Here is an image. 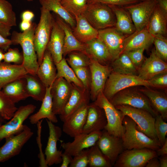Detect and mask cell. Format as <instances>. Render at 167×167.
Here are the masks:
<instances>
[{"label":"cell","instance_id":"6da1fadb","mask_svg":"<svg viewBox=\"0 0 167 167\" xmlns=\"http://www.w3.org/2000/svg\"><path fill=\"white\" fill-rule=\"evenodd\" d=\"M37 24L32 23L30 28L22 32L14 31L11 40L12 45H19L22 47L23 56L22 66L28 73L36 75L39 66L35 50L34 35Z\"/></svg>","mask_w":167,"mask_h":167},{"label":"cell","instance_id":"7a4b0ae2","mask_svg":"<svg viewBox=\"0 0 167 167\" xmlns=\"http://www.w3.org/2000/svg\"><path fill=\"white\" fill-rule=\"evenodd\" d=\"M122 124L124 132L121 139L124 150L146 148L156 151L161 146L158 139L150 138L141 131L129 117L125 116Z\"/></svg>","mask_w":167,"mask_h":167},{"label":"cell","instance_id":"3957f363","mask_svg":"<svg viewBox=\"0 0 167 167\" xmlns=\"http://www.w3.org/2000/svg\"><path fill=\"white\" fill-rule=\"evenodd\" d=\"M41 15L34 35L35 50L39 65L46 49L55 19L50 11L43 7L40 8Z\"/></svg>","mask_w":167,"mask_h":167},{"label":"cell","instance_id":"277c9868","mask_svg":"<svg viewBox=\"0 0 167 167\" xmlns=\"http://www.w3.org/2000/svg\"><path fill=\"white\" fill-rule=\"evenodd\" d=\"M139 86L153 88L149 81L143 80L138 75L120 74L111 71L107 79L103 92L109 101L122 90Z\"/></svg>","mask_w":167,"mask_h":167},{"label":"cell","instance_id":"5b68a950","mask_svg":"<svg viewBox=\"0 0 167 167\" xmlns=\"http://www.w3.org/2000/svg\"><path fill=\"white\" fill-rule=\"evenodd\" d=\"M93 102L105 112L107 122L104 130L111 135L121 138L124 132L122 121L125 115L123 113L111 103L103 92L99 93Z\"/></svg>","mask_w":167,"mask_h":167},{"label":"cell","instance_id":"8992f818","mask_svg":"<svg viewBox=\"0 0 167 167\" xmlns=\"http://www.w3.org/2000/svg\"><path fill=\"white\" fill-rule=\"evenodd\" d=\"M135 87L118 92L109 100L114 106L125 105L146 110L154 117L159 115L152 107L148 98Z\"/></svg>","mask_w":167,"mask_h":167},{"label":"cell","instance_id":"52a82bcc","mask_svg":"<svg viewBox=\"0 0 167 167\" xmlns=\"http://www.w3.org/2000/svg\"><path fill=\"white\" fill-rule=\"evenodd\" d=\"M89 23L97 30L115 26V15L108 5L100 3L87 4L82 14Z\"/></svg>","mask_w":167,"mask_h":167},{"label":"cell","instance_id":"ba28073f","mask_svg":"<svg viewBox=\"0 0 167 167\" xmlns=\"http://www.w3.org/2000/svg\"><path fill=\"white\" fill-rule=\"evenodd\" d=\"M125 116L131 118L136 123L138 128L149 137L158 139L154 129L155 117L148 111L125 105L115 106Z\"/></svg>","mask_w":167,"mask_h":167},{"label":"cell","instance_id":"9c48e42d","mask_svg":"<svg viewBox=\"0 0 167 167\" xmlns=\"http://www.w3.org/2000/svg\"><path fill=\"white\" fill-rule=\"evenodd\" d=\"M36 108L35 105L29 104L18 108L10 119L0 126V142L4 139L21 132L25 126L24 122Z\"/></svg>","mask_w":167,"mask_h":167},{"label":"cell","instance_id":"30bf717a","mask_svg":"<svg viewBox=\"0 0 167 167\" xmlns=\"http://www.w3.org/2000/svg\"><path fill=\"white\" fill-rule=\"evenodd\" d=\"M158 156L156 151L144 148L124 150L119 155L115 167H143L151 159Z\"/></svg>","mask_w":167,"mask_h":167},{"label":"cell","instance_id":"8fae6325","mask_svg":"<svg viewBox=\"0 0 167 167\" xmlns=\"http://www.w3.org/2000/svg\"><path fill=\"white\" fill-rule=\"evenodd\" d=\"M33 135L31 129L25 125L20 133L6 138L5 143L0 147V163L19 154L24 145Z\"/></svg>","mask_w":167,"mask_h":167},{"label":"cell","instance_id":"7c38bea8","mask_svg":"<svg viewBox=\"0 0 167 167\" xmlns=\"http://www.w3.org/2000/svg\"><path fill=\"white\" fill-rule=\"evenodd\" d=\"M156 5V0H143L123 7L130 14L136 30L139 31L147 26Z\"/></svg>","mask_w":167,"mask_h":167},{"label":"cell","instance_id":"4fadbf2b","mask_svg":"<svg viewBox=\"0 0 167 167\" xmlns=\"http://www.w3.org/2000/svg\"><path fill=\"white\" fill-rule=\"evenodd\" d=\"M89 66L91 74L89 93L90 99L94 102L99 93L103 92L111 69L109 65H102L92 59Z\"/></svg>","mask_w":167,"mask_h":167},{"label":"cell","instance_id":"5bb4252c","mask_svg":"<svg viewBox=\"0 0 167 167\" xmlns=\"http://www.w3.org/2000/svg\"><path fill=\"white\" fill-rule=\"evenodd\" d=\"M46 120L49 129V135L45 155L46 164L48 166L62 163V152L58 149L57 143L62 136V131L60 127Z\"/></svg>","mask_w":167,"mask_h":167},{"label":"cell","instance_id":"9a60e30c","mask_svg":"<svg viewBox=\"0 0 167 167\" xmlns=\"http://www.w3.org/2000/svg\"><path fill=\"white\" fill-rule=\"evenodd\" d=\"M72 88V83L62 77L56 78L51 85L53 111L55 115L61 113L69 99Z\"/></svg>","mask_w":167,"mask_h":167},{"label":"cell","instance_id":"2e32d148","mask_svg":"<svg viewBox=\"0 0 167 167\" xmlns=\"http://www.w3.org/2000/svg\"><path fill=\"white\" fill-rule=\"evenodd\" d=\"M98 38L105 44L113 58L120 55L126 38L129 35L123 34L114 27L98 30Z\"/></svg>","mask_w":167,"mask_h":167},{"label":"cell","instance_id":"e0dca14e","mask_svg":"<svg viewBox=\"0 0 167 167\" xmlns=\"http://www.w3.org/2000/svg\"><path fill=\"white\" fill-rule=\"evenodd\" d=\"M96 144L113 166L118 157L124 150L121 138L109 134L105 130Z\"/></svg>","mask_w":167,"mask_h":167},{"label":"cell","instance_id":"ac0fdd59","mask_svg":"<svg viewBox=\"0 0 167 167\" xmlns=\"http://www.w3.org/2000/svg\"><path fill=\"white\" fill-rule=\"evenodd\" d=\"M72 84L71 91L69 99L59 115L60 119L62 122L81 107L88 104L90 99L89 92L73 83Z\"/></svg>","mask_w":167,"mask_h":167},{"label":"cell","instance_id":"d6986e66","mask_svg":"<svg viewBox=\"0 0 167 167\" xmlns=\"http://www.w3.org/2000/svg\"><path fill=\"white\" fill-rule=\"evenodd\" d=\"M165 72H167V62L157 56L153 48L149 56L145 58L138 68L137 75L148 81L158 74Z\"/></svg>","mask_w":167,"mask_h":167},{"label":"cell","instance_id":"ffe728a7","mask_svg":"<svg viewBox=\"0 0 167 167\" xmlns=\"http://www.w3.org/2000/svg\"><path fill=\"white\" fill-rule=\"evenodd\" d=\"M102 133V131L88 134L82 133L74 137V139L71 142H62L61 146L64 151L74 156L82 150L95 145Z\"/></svg>","mask_w":167,"mask_h":167},{"label":"cell","instance_id":"44dd1931","mask_svg":"<svg viewBox=\"0 0 167 167\" xmlns=\"http://www.w3.org/2000/svg\"><path fill=\"white\" fill-rule=\"evenodd\" d=\"M88 105L81 107L63 122V132L73 138L83 133L87 119Z\"/></svg>","mask_w":167,"mask_h":167},{"label":"cell","instance_id":"7402d4cb","mask_svg":"<svg viewBox=\"0 0 167 167\" xmlns=\"http://www.w3.org/2000/svg\"><path fill=\"white\" fill-rule=\"evenodd\" d=\"M107 119L104 110L93 102L89 104L86 122L83 133L88 134L102 131L107 124Z\"/></svg>","mask_w":167,"mask_h":167},{"label":"cell","instance_id":"603a6c76","mask_svg":"<svg viewBox=\"0 0 167 167\" xmlns=\"http://www.w3.org/2000/svg\"><path fill=\"white\" fill-rule=\"evenodd\" d=\"M153 36L149 32L146 26L139 31L135 30L126 38L120 55L137 49L143 48L146 50L153 43Z\"/></svg>","mask_w":167,"mask_h":167},{"label":"cell","instance_id":"cb8c5ba5","mask_svg":"<svg viewBox=\"0 0 167 167\" xmlns=\"http://www.w3.org/2000/svg\"><path fill=\"white\" fill-rule=\"evenodd\" d=\"M64 36V31L55 19L46 48L55 63L58 62L63 58Z\"/></svg>","mask_w":167,"mask_h":167},{"label":"cell","instance_id":"d4e9b609","mask_svg":"<svg viewBox=\"0 0 167 167\" xmlns=\"http://www.w3.org/2000/svg\"><path fill=\"white\" fill-rule=\"evenodd\" d=\"M85 52L90 58L103 65H109L113 58L107 47L98 37L85 44Z\"/></svg>","mask_w":167,"mask_h":167},{"label":"cell","instance_id":"484cf974","mask_svg":"<svg viewBox=\"0 0 167 167\" xmlns=\"http://www.w3.org/2000/svg\"><path fill=\"white\" fill-rule=\"evenodd\" d=\"M57 70L50 52L46 50L36 75L46 88L51 86L56 79Z\"/></svg>","mask_w":167,"mask_h":167},{"label":"cell","instance_id":"4316f807","mask_svg":"<svg viewBox=\"0 0 167 167\" xmlns=\"http://www.w3.org/2000/svg\"><path fill=\"white\" fill-rule=\"evenodd\" d=\"M143 86L139 90L149 99L155 110L165 121L167 119V96L163 92Z\"/></svg>","mask_w":167,"mask_h":167},{"label":"cell","instance_id":"83f0119b","mask_svg":"<svg viewBox=\"0 0 167 167\" xmlns=\"http://www.w3.org/2000/svg\"><path fill=\"white\" fill-rule=\"evenodd\" d=\"M51 86L46 88L45 96L39 110L29 117L30 122L32 124H36L44 119H48L53 123L58 122L57 118L53 111L52 97L51 93Z\"/></svg>","mask_w":167,"mask_h":167},{"label":"cell","instance_id":"f1b7e54d","mask_svg":"<svg viewBox=\"0 0 167 167\" xmlns=\"http://www.w3.org/2000/svg\"><path fill=\"white\" fill-rule=\"evenodd\" d=\"M76 25L73 33L80 42L86 44L98 37V30L94 28L82 15L75 17Z\"/></svg>","mask_w":167,"mask_h":167},{"label":"cell","instance_id":"f546056e","mask_svg":"<svg viewBox=\"0 0 167 167\" xmlns=\"http://www.w3.org/2000/svg\"><path fill=\"white\" fill-rule=\"evenodd\" d=\"M57 16L55 20L64 33L63 56L65 57L68 53L73 51H79L85 53V44L79 41L74 35L71 27L59 16Z\"/></svg>","mask_w":167,"mask_h":167},{"label":"cell","instance_id":"4dcf8cb0","mask_svg":"<svg viewBox=\"0 0 167 167\" xmlns=\"http://www.w3.org/2000/svg\"><path fill=\"white\" fill-rule=\"evenodd\" d=\"M28 72L22 65L0 62V87L17 79L24 78Z\"/></svg>","mask_w":167,"mask_h":167},{"label":"cell","instance_id":"1f68e13d","mask_svg":"<svg viewBox=\"0 0 167 167\" xmlns=\"http://www.w3.org/2000/svg\"><path fill=\"white\" fill-rule=\"evenodd\" d=\"M113 12L116 18L114 27L123 34L130 35L136 29L129 13L122 6L108 5Z\"/></svg>","mask_w":167,"mask_h":167},{"label":"cell","instance_id":"d6a6232c","mask_svg":"<svg viewBox=\"0 0 167 167\" xmlns=\"http://www.w3.org/2000/svg\"><path fill=\"white\" fill-rule=\"evenodd\" d=\"M167 24V14L163 11L156 4L146 26L147 28L153 36L159 34L166 36Z\"/></svg>","mask_w":167,"mask_h":167},{"label":"cell","instance_id":"836d02e7","mask_svg":"<svg viewBox=\"0 0 167 167\" xmlns=\"http://www.w3.org/2000/svg\"><path fill=\"white\" fill-rule=\"evenodd\" d=\"M24 78L11 82L4 86L2 92L15 103L29 97Z\"/></svg>","mask_w":167,"mask_h":167},{"label":"cell","instance_id":"e575fe53","mask_svg":"<svg viewBox=\"0 0 167 167\" xmlns=\"http://www.w3.org/2000/svg\"><path fill=\"white\" fill-rule=\"evenodd\" d=\"M42 7L56 14L73 29L76 25L74 16L62 5L60 0H39Z\"/></svg>","mask_w":167,"mask_h":167},{"label":"cell","instance_id":"d590c367","mask_svg":"<svg viewBox=\"0 0 167 167\" xmlns=\"http://www.w3.org/2000/svg\"><path fill=\"white\" fill-rule=\"evenodd\" d=\"M26 87L29 97L42 101L45 96L46 88L36 75L28 73L25 76Z\"/></svg>","mask_w":167,"mask_h":167},{"label":"cell","instance_id":"8d00e7d4","mask_svg":"<svg viewBox=\"0 0 167 167\" xmlns=\"http://www.w3.org/2000/svg\"><path fill=\"white\" fill-rule=\"evenodd\" d=\"M110 64L112 71L120 74L137 75L138 69L126 53L121 54Z\"/></svg>","mask_w":167,"mask_h":167},{"label":"cell","instance_id":"74e56055","mask_svg":"<svg viewBox=\"0 0 167 167\" xmlns=\"http://www.w3.org/2000/svg\"><path fill=\"white\" fill-rule=\"evenodd\" d=\"M55 64L57 71L56 79L63 78L70 83H73L81 88H85L83 84L64 57L59 62L55 63Z\"/></svg>","mask_w":167,"mask_h":167},{"label":"cell","instance_id":"f35d334b","mask_svg":"<svg viewBox=\"0 0 167 167\" xmlns=\"http://www.w3.org/2000/svg\"><path fill=\"white\" fill-rule=\"evenodd\" d=\"M88 165L90 167H111L109 159L101 152L96 144L89 148Z\"/></svg>","mask_w":167,"mask_h":167},{"label":"cell","instance_id":"ab89813d","mask_svg":"<svg viewBox=\"0 0 167 167\" xmlns=\"http://www.w3.org/2000/svg\"><path fill=\"white\" fill-rule=\"evenodd\" d=\"M18 108L14 103L0 90V126L13 116Z\"/></svg>","mask_w":167,"mask_h":167},{"label":"cell","instance_id":"60d3db41","mask_svg":"<svg viewBox=\"0 0 167 167\" xmlns=\"http://www.w3.org/2000/svg\"><path fill=\"white\" fill-rule=\"evenodd\" d=\"M0 22L11 27L17 25L16 14L6 0H0Z\"/></svg>","mask_w":167,"mask_h":167},{"label":"cell","instance_id":"b9f144b4","mask_svg":"<svg viewBox=\"0 0 167 167\" xmlns=\"http://www.w3.org/2000/svg\"><path fill=\"white\" fill-rule=\"evenodd\" d=\"M66 60L71 67H78L89 66L90 59L84 52L73 51L68 53Z\"/></svg>","mask_w":167,"mask_h":167},{"label":"cell","instance_id":"7bdbcfd3","mask_svg":"<svg viewBox=\"0 0 167 167\" xmlns=\"http://www.w3.org/2000/svg\"><path fill=\"white\" fill-rule=\"evenodd\" d=\"M87 0H61L62 6L74 17L82 15L86 9Z\"/></svg>","mask_w":167,"mask_h":167},{"label":"cell","instance_id":"ee69618b","mask_svg":"<svg viewBox=\"0 0 167 167\" xmlns=\"http://www.w3.org/2000/svg\"><path fill=\"white\" fill-rule=\"evenodd\" d=\"M153 36V43L154 44L156 54L162 60L167 62V39L166 36L159 34Z\"/></svg>","mask_w":167,"mask_h":167},{"label":"cell","instance_id":"f6af8a7d","mask_svg":"<svg viewBox=\"0 0 167 167\" xmlns=\"http://www.w3.org/2000/svg\"><path fill=\"white\" fill-rule=\"evenodd\" d=\"M154 129L157 139L162 146L167 139V123L160 115L155 117Z\"/></svg>","mask_w":167,"mask_h":167},{"label":"cell","instance_id":"bcb514c9","mask_svg":"<svg viewBox=\"0 0 167 167\" xmlns=\"http://www.w3.org/2000/svg\"><path fill=\"white\" fill-rule=\"evenodd\" d=\"M71 68L83 84L84 88L89 92L91 83V74L89 66Z\"/></svg>","mask_w":167,"mask_h":167},{"label":"cell","instance_id":"7dc6e473","mask_svg":"<svg viewBox=\"0 0 167 167\" xmlns=\"http://www.w3.org/2000/svg\"><path fill=\"white\" fill-rule=\"evenodd\" d=\"M23 56L17 48H9L6 52L4 53L3 62L21 65L23 61Z\"/></svg>","mask_w":167,"mask_h":167},{"label":"cell","instance_id":"c3c4849f","mask_svg":"<svg viewBox=\"0 0 167 167\" xmlns=\"http://www.w3.org/2000/svg\"><path fill=\"white\" fill-rule=\"evenodd\" d=\"M89 148L84 149L74 156L70 167H86L88 165Z\"/></svg>","mask_w":167,"mask_h":167},{"label":"cell","instance_id":"681fc988","mask_svg":"<svg viewBox=\"0 0 167 167\" xmlns=\"http://www.w3.org/2000/svg\"><path fill=\"white\" fill-rule=\"evenodd\" d=\"M145 49L140 48L128 51L126 53L132 62L138 69L143 63L145 58L143 53Z\"/></svg>","mask_w":167,"mask_h":167},{"label":"cell","instance_id":"f907efd6","mask_svg":"<svg viewBox=\"0 0 167 167\" xmlns=\"http://www.w3.org/2000/svg\"><path fill=\"white\" fill-rule=\"evenodd\" d=\"M140 0H87V4L100 3L108 5L124 6L139 2Z\"/></svg>","mask_w":167,"mask_h":167},{"label":"cell","instance_id":"816d5d0a","mask_svg":"<svg viewBox=\"0 0 167 167\" xmlns=\"http://www.w3.org/2000/svg\"><path fill=\"white\" fill-rule=\"evenodd\" d=\"M153 88L166 90L167 87V72L158 74L149 80Z\"/></svg>","mask_w":167,"mask_h":167},{"label":"cell","instance_id":"f5cc1de1","mask_svg":"<svg viewBox=\"0 0 167 167\" xmlns=\"http://www.w3.org/2000/svg\"><path fill=\"white\" fill-rule=\"evenodd\" d=\"M12 45L11 39L5 37L0 34V49L4 51H7Z\"/></svg>","mask_w":167,"mask_h":167},{"label":"cell","instance_id":"db71d44e","mask_svg":"<svg viewBox=\"0 0 167 167\" xmlns=\"http://www.w3.org/2000/svg\"><path fill=\"white\" fill-rule=\"evenodd\" d=\"M62 162L61 167H67L70 165L72 159V156L68 153L64 151L62 154Z\"/></svg>","mask_w":167,"mask_h":167},{"label":"cell","instance_id":"11a10c76","mask_svg":"<svg viewBox=\"0 0 167 167\" xmlns=\"http://www.w3.org/2000/svg\"><path fill=\"white\" fill-rule=\"evenodd\" d=\"M11 27H9L0 22V34L7 38L11 35L10 30Z\"/></svg>","mask_w":167,"mask_h":167},{"label":"cell","instance_id":"9f6ffc18","mask_svg":"<svg viewBox=\"0 0 167 167\" xmlns=\"http://www.w3.org/2000/svg\"><path fill=\"white\" fill-rule=\"evenodd\" d=\"M34 13L30 10H27L24 11L21 14L22 20L32 22L34 17Z\"/></svg>","mask_w":167,"mask_h":167},{"label":"cell","instance_id":"6f0895ef","mask_svg":"<svg viewBox=\"0 0 167 167\" xmlns=\"http://www.w3.org/2000/svg\"><path fill=\"white\" fill-rule=\"evenodd\" d=\"M146 167H160L159 160L157 156L150 159L146 164Z\"/></svg>","mask_w":167,"mask_h":167},{"label":"cell","instance_id":"680465c9","mask_svg":"<svg viewBox=\"0 0 167 167\" xmlns=\"http://www.w3.org/2000/svg\"><path fill=\"white\" fill-rule=\"evenodd\" d=\"M32 24L31 21L22 20L19 24L20 29L22 32L27 30L30 28Z\"/></svg>","mask_w":167,"mask_h":167},{"label":"cell","instance_id":"91938a15","mask_svg":"<svg viewBox=\"0 0 167 167\" xmlns=\"http://www.w3.org/2000/svg\"><path fill=\"white\" fill-rule=\"evenodd\" d=\"M156 4L165 13L167 14V0H156Z\"/></svg>","mask_w":167,"mask_h":167},{"label":"cell","instance_id":"94428289","mask_svg":"<svg viewBox=\"0 0 167 167\" xmlns=\"http://www.w3.org/2000/svg\"><path fill=\"white\" fill-rule=\"evenodd\" d=\"M156 151L157 156L167 155V139L164 144Z\"/></svg>","mask_w":167,"mask_h":167},{"label":"cell","instance_id":"6125c7cd","mask_svg":"<svg viewBox=\"0 0 167 167\" xmlns=\"http://www.w3.org/2000/svg\"><path fill=\"white\" fill-rule=\"evenodd\" d=\"M159 159L160 167H167V155L160 156Z\"/></svg>","mask_w":167,"mask_h":167},{"label":"cell","instance_id":"be15d7a7","mask_svg":"<svg viewBox=\"0 0 167 167\" xmlns=\"http://www.w3.org/2000/svg\"><path fill=\"white\" fill-rule=\"evenodd\" d=\"M4 53L3 50L0 49V62L3 60Z\"/></svg>","mask_w":167,"mask_h":167},{"label":"cell","instance_id":"e7e4bbea","mask_svg":"<svg viewBox=\"0 0 167 167\" xmlns=\"http://www.w3.org/2000/svg\"><path fill=\"white\" fill-rule=\"evenodd\" d=\"M27 0L28 2H31L33 1V0Z\"/></svg>","mask_w":167,"mask_h":167},{"label":"cell","instance_id":"03108f58","mask_svg":"<svg viewBox=\"0 0 167 167\" xmlns=\"http://www.w3.org/2000/svg\"><path fill=\"white\" fill-rule=\"evenodd\" d=\"M1 88L0 87V90H1Z\"/></svg>","mask_w":167,"mask_h":167},{"label":"cell","instance_id":"003e7915","mask_svg":"<svg viewBox=\"0 0 167 167\" xmlns=\"http://www.w3.org/2000/svg\"><path fill=\"white\" fill-rule=\"evenodd\" d=\"M60 1L61 0H60Z\"/></svg>","mask_w":167,"mask_h":167}]
</instances>
